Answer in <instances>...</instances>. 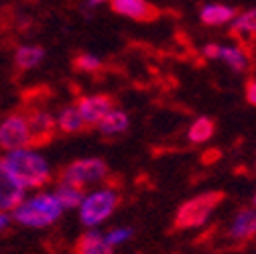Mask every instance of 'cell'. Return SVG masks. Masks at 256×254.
I'll use <instances>...</instances> for the list:
<instances>
[{"mask_svg":"<svg viewBox=\"0 0 256 254\" xmlns=\"http://www.w3.org/2000/svg\"><path fill=\"white\" fill-rule=\"evenodd\" d=\"M2 165L18 179L24 189H39L51 181V167L47 158L30 148L8 150Z\"/></svg>","mask_w":256,"mask_h":254,"instance_id":"cell-1","label":"cell"},{"mask_svg":"<svg viewBox=\"0 0 256 254\" xmlns=\"http://www.w3.org/2000/svg\"><path fill=\"white\" fill-rule=\"evenodd\" d=\"M63 212L66 210L61 208L53 192H39L30 198H24L12 210V218L26 228H47L55 224Z\"/></svg>","mask_w":256,"mask_h":254,"instance_id":"cell-2","label":"cell"},{"mask_svg":"<svg viewBox=\"0 0 256 254\" xmlns=\"http://www.w3.org/2000/svg\"><path fill=\"white\" fill-rule=\"evenodd\" d=\"M120 194L114 187H96L92 192H86L78 212L80 222L86 228H98L118 210Z\"/></svg>","mask_w":256,"mask_h":254,"instance_id":"cell-3","label":"cell"},{"mask_svg":"<svg viewBox=\"0 0 256 254\" xmlns=\"http://www.w3.org/2000/svg\"><path fill=\"white\" fill-rule=\"evenodd\" d=\"M224 198L226 196L222 192H208L187 200L185 204H181V208L175 214V228L187 230V228L204 226L210 220V216L218 210V206L224 202Z\"/></svg>","mask_w":256,"mask_h":254,"instance_id":"cell-4","label":"cell"},{"mask_svg":"<svg viewBox=\"0 0 256 254\" xmlns=\"http://www.w3.org/2000/svg\"><path fill=\"white\" fill-rule=\"evenodd\" d=\"M110 169L104 158L98 156H88V158H78V161L70 163L68 167L61 169V181L72 183L80 189H86L90 185H98L108 177Z\"/></svg>","mask_w":256,"mask_h":254,"instance_id":"cell-5","label":"cell"},{"mask_svg":"<svg viewBox=\"0 0 256 254\" xmlns=\"http://www.w3.org/2000/svg\"><path fill=\"white\" fill-rule=\"evenodd\" d=\"M30 146V130L26 124V116L12 114L0 122V148L18 150Z\"/></svg>","mask_w":256,"mask_h":254,"instance_id":"cell-6","label":"cell"},{"mask_svg":"<svg viewBox=\"0 0 256 254\" xmlns=\"http://www.w3.org/2000/svg\"><path fill=\"white\" fill-rule=\"evenodd\" d=\"M204 55L212 61H224L234 74H244L250 68V55L240 45H218L208 43L204 47Z\"/></svg>","mask_w":256,"mask_h":254,"instance_id":"cell-7","label":"cell"},{"mask_svg":"<svg viewBox=\"0 0 256 254\" xmlns=\"http://www.w3.org/2000/svg\"><path fill=\"white\" fill-rule=\"evenodd\" d=\"M24 194L26 189L0 161V212H12L24 200Z\"/></svg>","mask_w":256,"mask_h":254,"instance_id":"cell-8","label":"cell"},{"mask_svg":"<svg viewBox=\"0 0 256 254\" xmlns=\"http://www.w3.org/2000/svg\"><path fill=\"white\" fill-rule=\"evenodd\" d=\"M76 106H78L86 126H96L114 108V100L110 96H106V94H92V96H84Z\"/></svg>","mask_w":256,"mask_h":254,"instance_id":"cell-9","label":"cell"},{"mask_svg":"<svg viewBox=\"0 0 256 254\" xmlns=\"http://www.w3.org/2000/svg\"><path fill=\"white\" fill-rule=\"evenodd\" d=\"M228 240L232 242H248L256 236V208H244L240 210L226 230Z\"/></svg>","mask_w":256,"mask_h":254,"instance_id":"cell-10","label":"cell"},{"mask_svg":"<svg viewBox=\"0 0 256 254\" xmlns=\"http://www.w3.org/2000/svg\"><path fill=\"white\" fill-rule=\"evenodd\" d=\"M26 124L30 130V144H43L51 140L57 130L55 118L47 110H33L26 114Z\"/></svg>","mask_w":256,"mask_h":254,"instance_id":"cell-11","label":"cell"},{"mask_svg":"<svg viewBox=\"0 0 256 254\" xmlns=\"http://www.w3.org/2000/svg\"><path fill=\"white\" fill-rule=\"evenodd\" d=\"M110 8L116 14L132 20H152L158 16V10L148 0H110Z\"/></svg>","mask_w":256,"mask_h":254,"instance_id":"cell-12","label":"cell"},{"mask_svg":"<svg viewBox=\"0 0 256 254\" xmlns=\"http://www.w3.org/2000/svg\"><path fill=\"white\" fill-rule=\"evenodd\" d=\"M76 254H114V248L108 244L106 236L100 230L90 228L78 238Z\"/></svg>","mask_w":256,"mask_h":254,"instance_id":"cell-13","label":"cell"},{"mask_svg":"<svg viewBox=\"0 0 256 254\" xmlns=\"http://www.w3.org/2000/svg\"><path fill=\"white\" fill-rule=\"evenodd\" d=\"M238 10L230 4H222V2H212L206 4L200 12V18L208 26H226L236 18Z\"/></svg>","mask_w":256,"mask_h":254,"instance_id":"cell-14","label":"cell"},{"mask_svg":"<svg viewBox=\"0 0 256 254\" xmlns=\"http://www.w3.org/2000/svg\"><path fill=\"white\" fill-rule=\"evenodd\" d=\"M98 130L104 134V136H116V134H122L128 130V126H130V118H128V114L120 108H112L98 124Z\"/></svg>","mask_w":256,"mask_h":254,"instance_id":"cell-15","label":"cell"},{"mask_svg":"<svg viewBox=\"0 0 256 254\" xmlns=\"http://www.w3.org/2000/svg\"><path fill=\"white\" fill-rule=\"evenodd\" d=\"M55 124H57V128L61 132H66V134H76V132H82L86 130L88 126L78 110L76 104H70V106H63L55 118Z\"/></svg>","mask_w":256,"mask_h":254,"instance_id":"cell-16","label":"cell"},{"mask_svg":"<svg viewBox=\"0 0 256 254\" xmlns=\"http://www.w3.org/2000/svg\"><path fill=\"white\" fill-rule=\"evenodd\" d=\"M53 196L57 198V202L61 204L63 210H76V208H80V204H82V200L86 196V189H80V187H76L72 183L59 181Z\"/></svg>","mask_w":256,"mask_h":254,"instance_id":"cell-17","label":"cell"},{"mask_svg":"<svg viewBox=\"0 0 256 254\" xmlns=\"http://www.w3.org/2000/svg\"><path fill=\"white\" fill-rule=\"evenodd\" d=\"M214 132H216L214 120L208 118V116H200V118H196L194 122H191L189 130H187V138L194 144H204L214 136Z\"/></svg>","mask_w":256,"mask_h":254,"instance_id":"cell-18","label":"cell"},{"mask_svg":"<svg viewBox=\"0 0 256 254\" xmlns=\"http://www.w3.org/2000/svg\"><path fill=\"white\" fill-rule=\"evenodd\" d=\"M45 51L39 45H22L14 53V63L20 70H33L43 61Z\"/></svg>","mask_w":256,"mask_h":254,"instance_id":"cell-19","label":"cell"},{"mask_svg":"<svg viewBox=\"0 0 256 254\" xmlns=\"http://www.w3.org/2000/svg\"><path fill=\"white\" fill-rule=\"evenodd\" d=\"M234 35H256V8L238 12L236 18L230 22Z\"/></svg>","mask_w":256,"mask_h":254,"instance_id":"cell-20","label":"cell"},{"mask_svg":"<svg viewBox=\"0 0 256 254\" xmlns=\"http://www.w3.org/2000/svg\"><path fill=\"white\" fill-rule=\"evenodd\" d=\"M74 66L78 72H84V74H98L104 68V63L100 57H96L92 53H80L74 61Z\"/></svg>","mask_w":256,"mask_h":254,"instance_id":"cell-21","label":"cell"},{"mask_svg":"<svg viewBox=\"0 0 256 254\" xmlns=\"http://www.w3.org/2000/svg\"><path fill=\"white\" fill-rule=\"evenodd\" d=\"M104 236H106L108 244H110L112 248H116V246H120V244H126L128 240L132 238V228H124V226H118V228H112L110 232H106Z\"/></svg>","mask_w":256,"mask_h":254,"instance_id":"cell-22","label":"cell"},{"mask_svg":"<svg viewBox=\"0 0 256 254\" xmlns=\"http://www.w3.org/2000/svg\"><path fill=\"white\" fill-rule=\"evenodd\" d=\"M246 100H248V104L256 106V80H250L246 84Z\"/></svg>","mask_w":256,"mask_h":254,"instance_id":"cell-23","label":"cell"},{"mask_svg":"<svg viewBox=\"0 0 256 254\" xmlns=\"http://www.w3.org/2000/svg\"><path fill=\"white\" fill-rule=\"evenodd\" d=\"M8 222H10L8 214H4V212H0V230H4V228L8 226Z\"/></svg>","mask_w":256,"mask_h":254,"instance_id":"cell-24","label":"cell"},{"mask_svg":"<svg viewBox=\"0 0 256 254\" xmlns=\"http://www.w3.org/2000/svg\"><path fill=\"white\" fill-rule=\"evenodd\" d=\"M106 2H110V0H88V6L90 8H94V6H102V4H106Z\"/></svg>","mask_w":256,"mask_h":254,"instance_id":"cell-25","label":"cell"},{"mask_svg":"<svg viewBox=\"0 0 256 254\" xmlns=\"http://www.w3.org/2000/svg\"><path fill=\"white\" fill-rule=\"evenodd\" d=\"M254 208H256V194H254Z\"/></svg>","mask_w":256,"mask_h":254,"instance_id":"cell-26","label":"cell"}]
</instances>
